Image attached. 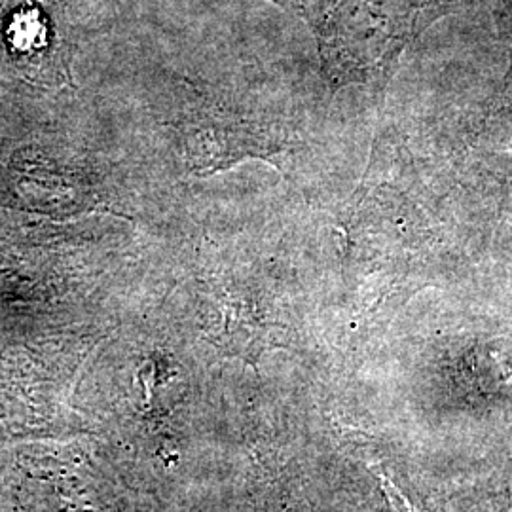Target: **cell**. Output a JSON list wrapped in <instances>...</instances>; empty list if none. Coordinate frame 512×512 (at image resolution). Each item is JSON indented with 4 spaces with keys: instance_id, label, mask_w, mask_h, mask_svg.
<instances>
[{
    "instance_id": "cell-1",
    "label": "cell",
    "mask_w": 512,
    "mask_h": 512,
    "mask_svg": "<svg viewBox=\"0 0 512 512\" xmlns=\"http://www.w3.org/2000/svg\"><path fill=\"white\" fill-rule=\"evenodd\" d=\"M380 482H382V488H384V494L385 497H387V503H389L391 511L418 512L414 507H412V503H410V501H408V499L399 492V488H397L389 478H385L384 475H380Z\"/></svg>"
},
{
    "instance_id": "cell-2",
    "label": "cell",
    "mask_w": 512,
    "mask_h": 512,
    "mask_svg": "<svg viewBox=\"0 0 512 512\" xmlns=\"http://www.w3.org/2000/svg\"><path fill=\"white\" fill-rule=\"evenodd\" d=\"M10 420H12V416L8 410V403H0V439H10V437H16L25 431L23 427H19L16 421Z\"/></svg>"
},
{
    "instance_id": "cell-3",
    "label": "cell",
    "mask_w": 512,
    "mask_h": 512,
    "mask_svg": "<svg viewBox=\"0 0 512 512\" xmlns=\"http://www.w3.org/2000/svg\"><path fill=\"white\" fill-rule=\"evenodd\" d=\"M507 512H512V509H511V511H507Z\"/></svg>"
}]
</instances>
